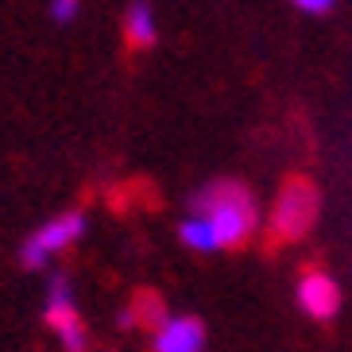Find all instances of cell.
I'll use <instances>...</instances> for the list:
<instances>
[{
	"label": "cell",
	"instance_id": "6da1fadb",
	"mask_svg": "<svg viewBox=\"0 0 352 352\" xmlns=\"http://www.w3.org/2000/svg\"><path fill=\"white\" fill-rule=\"evenodd\" d=\"M190 213L206 221V228L217 240V248H240V244H248L256 236L259 228L256 197L240 182H209L206 190L194 194Z\"/></svg>",
	"mask_w": 352,
	"mask_h": 352
},
{
	"label": "cell",
	"instance_id": "7a4b0ae2",
	"mask_svg": "<svg viewBox=\"0 0 352 352\" xmlns=\"http://www.w3.org/2000/svg\"><path fill=\"white\" fill-rule=\"evenodd\" d=\"M85 228H89L85 209H63V213L47 217L43 225H35L32 232L23 236V244H20V267H28V271L51 267L63 252H70L74 244L85 236Z\"/></svg>",
	"mask_w": 352,
	"mask_h": 352
},
{
	"label": "cell",
	"instance_id": "3957f363",
	"mask_svg": "<svg viewBox=\"0 0 352 352\" xmlns=\"http://www.w3.org/2000/svg\"><path fill=\"white\" fill-rule=\"evenodd\" d=\"M43 321L51 325V333L58 337L66 352H85L89 349V329L82 321L78 310V294H74V283L66 271H51L47 279V294H43Z\"/></svg>",
	"mask_w": 352,
	"mask_h": 352
},
{
	"label": "cell",
	"instance_id": "277c9868",
	"mask_svg": "<svg viewBox=\"0 0 352 352\" xmlns=\"http://www.w3.org/2000/svg\"><path fill=\"white\" fill-rule=\"evenodd\" d=\"M318 209H321L318 190H314L310 182L294 178V182H287V186L275 194V206H271V213H267V232L275 240L306 236L314 228V221H318Z\"/></svg>",
	"mask_w": 352,
	"mask_h": 352
},
{
	"label": "cell",
	"instance_id": "5b68a950",
	"mask_svg": "<svg viewBox=\"0 0 352 352\" xmlns=\"http://www.w3.org/2000/svg\"><path fill=\"white\" fill-rule=\"evenodd\" d=\"M151 352H206V325L194 314H163L151 325Z\"/></svg>",
	"mask_w": 352,
	"mask_h": 352
},
{
	"label": "cell",
	"instance_id": "8992f818",
	"mask_svg": "<svg viewBox=\"0 0 352 352\" xmlns=\"http://www.w3.org/2000/svg\"><path fill=\"white\" fill-rule=\"evenodd\" d=\"M294 298H298L302 310L318 321H329L333 314L341 310V287H337V279L329 271H302L298 287H294Z\"/></svg>",
	"mask_w": 352,
	"mask_h": 352
},
{
	"label": "cell",
	"instance_id": "52a82bcc",
	"mask_svg": "<svg viewBox=\"0 0 352 352\" xmlns=\"http://www.w3.org/2000/svg\"><path fill=\"white\" fill-rule=\"evenodd\" d=\"M124 39L132 43L135 51L155 47V39H159V16H155L151 4L135 0V4H128V8H124Z\"/></svg>",
	"mask_w": 352,
	"mask_h": 352
},
{
	"label": "cell",
	"instance_id": "ba28073f",
	"mask_svg": "<svg viewBox=\"0 0 352 352\" xmlns=\"http://www.w3.org/2000/svg\"><path fill=\"white\" fill-rule=\"evenodd\" d=\"M78 12H82V0H51V4H47V16H51L54 23H74Z\"/></svg>",
	"mask_w": 352,
	"mask_h": 352
},
{
	"label": "cell",
	"instance_id": "9c48e42d",
	"mask_svg": "<svg viewBox=\"0 0 352 352\" xmlns=\"http://www.w3.org/2000/svg\"><path fill=\"white\" fill-rule=\"evenodd\" d=\"M290 4H298V8L310 12V16H321V12L333 8V0H290Z\"/></svg>",
	"mask_w": 352,
	"mask_h": 352
}]
</instances>
